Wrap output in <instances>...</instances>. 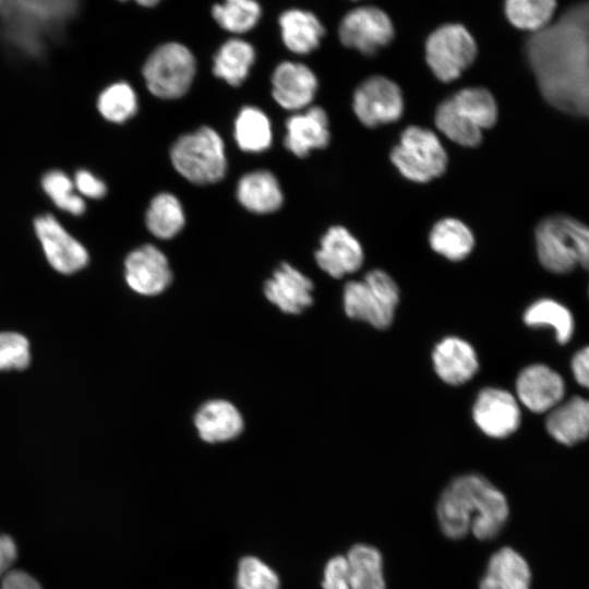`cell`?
Masks as SVG:
<instances>
[{
    "label": "cell",
    "mask_w": 589,
    "mask_h": 589,
    "mask_svg": "<svg viewBox=\"0 0 589 589\" xmlns=\"http://www.w3.org/2000/svg\"><path fill=\"white\" fill-rule=\"evenodd\" d=\"M216 22L232 33H244L251 29L261 16V8L255 0H225L212 10Z\"/></svg>",
    "instance_id": "cell-35"
},
{
    "label": "cell",
    "mask_w": 589,
    "mask_h": 589,
    "mask_svg": "<svg viewBox=\"0 0 589 589\" xmlns=\"http://www.w3.org/2000/svg\"><path fill=\"white\" fill-rule=\"evenodd\" d=\"M323 589H350L349 566L346 556L335 555L325 565Z\"/></svg>",
    "instance_id": "cell-40"
},
{
    "label": "cell",
    "mask_w": 589,
    "mask_h": 589,
    "mask_svg": "<svg viewBox=\"0 0 589 589\" xmlns=\"http://www.w3.org/2000/svg\"><path fill=\"white\" fill-rule=\"evenodd\" d=\"M36 236L50 266L62 274H73L88 262L84 245L51 215L36 218Z\"/></svg>",
    "instance_id": "cell-10"
},
{
    "label": "cell",
    "mask_w": 589,
    "mask_h": 589,
    "mask_svg": "<svg viewBox=\"0 0 589 589\" xmlns=\"http://www.w3.org/2000/svg\"><path fill=\"white\" fill-rule=\"evenodd\" d=\"M281 37L286 47L294 53H309L320 45L324 27L311 12L289 10L279 19Z\"/></svg>",
    "instance_id": "cell-24"
},
{
    "label": "cell",
    "mask_w": 589,
    "mask_h": 589,
    "mask_svg": "<svg viewBox=\"0 0 589 589\" xmlns=\"http://www.w3.org/2000/svg\"><path fill=\"white\" fill-rule=\"evenodd\" d=\"M549 434L558 443L570 446L589 436V399L572 396L549 411L545 419Z\"/></svg>",
    "instance_id": "cell-19"
},
{
    "label": "cell",
    "mask_w": 589,
    "mask_h": 589,
    "mask_svg": "<svg viewBox=\"0 0 589 589\" xmlns=\"http://www.w3.org/2000/svg\"><path fill=\"white\" fill-rule=\"evenodd\" d=\"M435 124L444 135L459 145L472 147L481 143L482 130L461 116L449 98L438 105Z\"/></svg>",
    "instance_id": "cell-33"
},
{
    "label": "cell",
    "mask_w": 589,
    "mask_h": 589,
    "mask_svg": "<svg viewBox=\"0 0 589 589\" xmlns=\"http://www.w3.org/2000/svg\"><path fill=\"white\" fill-rule=\"evenodd\" d=\"M17 557L14 540L8 534H0V580L10 572Z\"/></svg>",
    "instance_id": "cell-44"
},
{
    "label": "cell",
    "mask_w": 589,
    "mask_h": 589,
    "mask_svg": "<svg viewBox=\"0 0 589 589\" xmlns=\"http://www.w3.org/2000/svg\"><path fill=\"white\" fill-rule=\"evenodd\" d=\"M29 361V344L23 335L0 333V370H23Z\"/></svg>",
    "instance_id": "cell-38"
},
{
    "label": "cell",
    "mask_w": 589,
    "mask_h": 589,
    "mask_svg": "<svg viewBox=\"0 0 589 589\" xmlns=\"http://www.w3.org/2000/svg\"><path fill=\"white\" fill-rule=\"evenodd\" d=\"M536 248L540 263L552 273L566 274L577 265L562 215L549 216L539 223L536 228Z\"/></svg>",
    "instance_id": "cell-17"
},
{
    "label": "cell",
    "mask_w": 589,
    "mask_h": 589,
    "mask_svg": "<svg viewBox=\"0 0 589 589\" xmlns=\"http://www.w3.org/2000/svg\"><path fill=\"white\" fill-rule=\"evenodd\" d=\"M477 44L461 24H445L436 28L425 44L426 62L442 82H450L473 62Z\"/></svg>",
    "instance_id": "cell-7"
},
{
    "label": "cell",
    "mask_w": 589,
    "mask_h": 589,
    "mask_svg": "<svg viewBox=\"0 0 589 589\" xmlns=\"http://www.w3.org/2000/svg\"><path fill=\"white\" fill-rule=\"evenodd\" d=\"M432 359L437 375L450 385L469 381L479 368L472 346L457 337H447L438 342Z\"/></svg>",
    "instance_id": "cell-21"
},
{
    "label": "cell",
    "mask_w": 589,
    "mask_h": 589,
    "mask_svg": "<svg viewBox=\"0 0 589 589\" xmlns=\"http://www.w3.org/2000/svg\"><path fill=\"white\" fill-rule=\"evenodd\" d=\"M398 300L396 283L381 269L369 272L363 280L347 283L344 289L346 314L376 328L390 325Z\"/></svg>",
    "instance_id": "cell-4"
},
{
    "label": "cell",
    "mask_w": 589,
    "mask_h": 589,
    "mask_svg": "<svg viewBox=\"0 0 589 589\" xmlns=\"http://www.w3.org/2000/svg\"><path fill=\"white\" fill-rule=\"evenodd\" d=\"M73 183L81 195L91 199H100L107 192L106 184L88 170H79L75 173Z\"/></svg>",
    "instance_id": "cell-41"
},
{
    "label": "cell",
    "mask_w": 589,
    "mask_h": 589,
    "mask_svg": "<svg viewBox=\"0 0 589 589\" xmlns=\"http://www.w3.org/2000/svg\"><path fill=\"white\" fill-rule=\"evenodd\" d=\"M1 3H2V0H0V5H1Z\"/></svg>",
    "instance_id": "cell-46"
},
{
    "label": "cell",
    "mask_w": 589,
    "mask_h": 589,
    "mask_svg": "<svg viewBox=\"0 0 589 589\" xmlns=\"http://www.w3.org/2000/svg\"><path fill=\"white\" fill-rule=\"evenodd\" d=\"M184 223L182 204L175 194L161 192L153 197L145 214V225L154 237L171 239L181 231Z\"/></svg>",
    "instance_id": "cell-27"
},
{
    "label": "cell",
    "mask_w": 589,
    "mask_h": 589,
    "mask_svg": "<svg viewBox=\"0 0 589 589\" xmlns=\"http://www.w3.org/2000/svg\"><path fill=\"white\" fill-rule=\"evenodd\" d=\"M194 425L203 441L220 443L233 440L242 432L243 418L231 402L213 399L196 411Z\"/></svg>",
    "instance_id": "cell-20"
},
{
    "label": "cell",
    "mask_w": 589,
    "mask_h": 589,
    "mask_svg": "<svg viewBox=\"0 0 589 589\" xmlns=\"http://www.w3.org/2000/svg\"><path fill=\"white\" fill-rule=\"evenodd\" d=\"M390 159L405 178L420 183L441 176L447 165L446 151L437 135L416 125L408 127L400 134Z\"/></svg>",
    "instance_id": "cell-6"
},
{
    "label": "cell",
    "mask_w": 589,
    "mask_h": 589,
    "mask_svg": "<svg viewBox=\"0 0 589 589\" xmlns=\"http://www.w3.org/2000/svg\"><path fill=\"white\" fill-rule=\"evenodd\" d=\"M516 392L520 402L530 411L549 412L564 399L565 382L550 366L532 364L519 373Z\"/></svg>",
    "instance_id": "cell-13"
},
{
    "label": "cell",
    "mask_w": 589,
    "mask_h": 589,
    "mask_svg": "<svg viewBox=\"0 0 589 589\" xmlns=\"http://www.w3.org/2000/svg\"><path fill=\"white\" fill-rule=\"evenodd\" d=\"M527 561L514 549L504 546L492 554L479 589H530Z\"/></svg>",
    "instance_id": "cell-22"
},
{
    "label": "cell",
    "mask_w": 589,
    "mask_h": 589,
    "mask_svg": "<svg viewBox=\"0 0 589 589\" xmlns=\"http://www.w3.org/2000/svg\"><path fill=\"white\" fill-rule=\"evenodd\" d=\"M430 245L438 254L450 261H461L473 249L471 230L460 220L444 218L437 221L430 232Z\"/></svg>",
    "instance_id": "cell-28"
},
{
    "label": "cell",
    "mask_w": 589,
    "mask_h": 589,
    "mask_svg": "<svg viewBox=\"0 0 589 589\" xmlns=\"http://www.w3.org/2000/svg\"><path fill=\"white\" fill-rule=\"evenodd\" d=\"M195 70L192 52L181 44L168 43L148 56L142 72L146 87L154 96L176 99L189 91Z\"/></svg>",
    "instance_id": "cell-5"
},
{
    "label": "cell",
    "mask_w": 589,
    "mask_h": 589,
    "mask_svg": "<svg viewBox=\"0 0 589 589\" xmlns=\"http://www.w3.org/2000/svg\"><path fill=\"white\" fill-rule=\"evenodd\" d=\"M119 1H127V0H119ZM139 4L145 5V7H152L157 4L160 0H135Z\"/></svg>",
    "instance_id": "cell-45"
},
{
    "label": "cell",
    "mask_w": 589,
    "mask_h": 589,
    "mask_svg": "<svg viewBox=\"0 0 589 589\" xmlns=\"http://www.w3.org/2000/svg\"><path fill=\"white\" fill-rule=\"evenodd\" d=\"M128 286L142 296L163 292L172 280L167 256L153 244H143L131 251L124 261Z\"/></svg>",
    "instance_id": "cell-11"
},
{
    "label": "cell",
    "mask_w": 589,
    "mask_h": 589,
    "mask_svg": "<svg viewBox=\"0 0 589 589\" xmlns=\"http://www.w3.org/2000/svg\"><path fill=\"white\" fill-rule=\"evenodd\" d=\"M315 261L321 269L334 278L358 271L363 262L360 242L341 226L330 227L315 252Z\"/></svg>",
    "instance_id": "cell-15"
},
{
    "label": "cell",
    "mask_w": 589,
    "mask_h": 589,
    "mask_svg": "<svg viewBox=\"0 0 589 589\" xmlns=\"http://www.w3.org/2000/svg\"><path fill=\"white\" fill-rule=\"evenodd\" d=\"M505 495L479 474L454 479L441 494L436 515L442 532L449 539L471 532L478 540L495 538L508 518Z\"/></svg>",
    "instance_id": "cell-2"
},
{
    "label": "cell",
    "mask_w": 589,
    "mask_h": 589,
    "mask_svg": "<svg viewBox=\"0 0 589 589\" xmlns=\"http://www.w3.org/2000/svg\"><path fill=\"white\" fill-rule=\"evenodd\" d=\"M41 183L46 194L59 208L73 215L84 213L85 203L81 195L74 193V183L64 172L50 171L44 176Z\"/></svg>",
    "instance_id": "cell-36"
},
{
    "label": "cell",
    "mask_w": 589,
    "mask_h": 589,
    "mask_svg": "<svg viewBox=\"0 0 589 589\" xmlns=\"http://www.w3.org/2000/svg\"><path fill=\"white\" fill-rule=\"evenodd\" d=\"M0 589H43L40 584L24 570H10L2 579Z\"/></svg>",
    "instance_id": "cell-43"
},
{
    "label": "cell",
    "mask_w": 589,
    "mask_h": 589,
    "mask_svg": "<svg viewBox=\"0 0 589 589\" xmlns=\"http://www.w3.org/2000/svg\"><path fill=\"white\" fill-rule=\"evenodd\" d=\"M237 199L249 212L271 214L280 208L284 194L277 178L268 170L243 175L237 184Z\"/></svg>",
    "instance_id": "cell-23"
},
{
    "label": "cell",
    "mask_w": 589,
    "mask_h": 589,
    "mask_svg": "<svg viewBox=\"0 0 589 589\" xmlns=\"http://www.w3.org/2000/svg\"><path fill=\"white\" fill-rule=\"evenodd\" d=\"M562 220L576 255L577 265L589 271V226L566 215H562Z\"/></svg>",
    "instance_id": "cell-39"
},
{
    "label": "cell",
    "mask_w": 589,
    "mask_h": 589,
    "mask_svg": "<svg viewBox=\"0 0 589 589\" xmlns=\"http://www.w3.org/2000/svg\"><path fill=\"white\" fill-rule=\"evenodd\" d=\"M329 139L328 118L318 106L296 112L286 121L284 144L297 157L303 158L312 149L326 147Z\"/></svg>",
    "instance_id": "cell-18"
},
{
    "label": "cell",
    "mask_w": 589,
    "mask_h": 589,
    "mask_svg": "<svg viewBox=\"0 0 589 589\" xmlns=\"http://www.w3.org/2000/svg\"><path fill=\"white\" fill-rule=\"evenodd\" d=\"M449 99L461 116L481 130L489 129L496 122L497 105L485 88L467 87Z\"/></svg>",
    "instance_id": "cell-31"
},
{
    "label": "cell",
    "mask_w": 589,
    "mask_h": 589,
    "mask_svg": "<svg viewBox=\"0 0 589 589\" xmlns=\"http://www.w3.org/2000/svg\"><path fill=\"white\" fill-rule=\"evenodd\" d=\"M352 108L362 124L376 128L400 118L404 111V98L395 82L376 75L363 81L357 87Z\"/></svg>",
    "instance_id": "cell-8"
},
{
    "label": "cell",
    "mask_w": 589,
    "mask_h": 589,
    "mask_svg": "<svg viewBox=\"0 0 589 589\" xmlns=\"http://www.w3.org/2000/svg\"><path fill=\"white\" fill-rule=\"evenodd\" d=\"M570 369L575 381L589 390V346L575 352Z\"/></svg>",
    "instance_id": "cell-42"
},
{
    "label": "cell",
    "mask_w": 589,
    "mask_h": 589,
    "mask_svg": "<svg viewBox=\"0 0 589 589\" xmlns=\"http://www.w3.org/2000/svg\"><path fill=\"white\" fill-rule=\"evenodd\" d=\"M350 589H386L381 552L369 544H354L346 555Z\"/></svg>",
    "instance_id": "cell-25"
},
{
    "label": "cell",
    "mask_w": 589,
    "mask_h": 589,
    "mask_svg": "<svg viewBox=\"0 0 589 589\" xmlns=\"http://www.w3.org/2000/svg\"><path fill=\"white\" fill-rule=\"evenodd\" d=\"M317 79L310 68L298 62L278 64L272 75V95L287 110L299 111L313 100Z\"/></svg>",
    "instance_id": "cell-14"
},
{
    "label": "cell",
    "mask_w": 589,
    "mask_h": 589,
    "mask_svg": "<svg viewBox=\"0 0 589 589\" xmlns=\"http://www.w3.org/2000/svg\"><path fill=\"white\" fill-rule=\"evenodd\" d=\"M338 33L340 41L346 47L372 56L390 43L394 26L383 10L361 7L344 16Z\"/></svg>",
    "instance_id": "cell-9"
},
{
    "label": "cell",
    "mask_w": 589,
    "mask_h": 589,
    "mask_svg": "<svg viewBox=\"0 0 589 589\" xmlns=\"http://www.w3.org/2000/svg\"><path fill=\"white\" fill-rule=\"evenodd\" d=\"M237 589H279L280 580L276 572L255 556H244L238 563Z\"/></svg>",
    "instance_id": "cell-37"
},
{
    "label": "cell",
    "mask_w": 589,
    "mask_h": 589,
    "mask_svg": "<svg viewBox=\"0 0 589 589\" xmlns=\"http://www.w3.org/2000/svg\"><path fill=\"white\" fill-rule=\"evenodd\" d=\"M313 283L288 263H283L264 284L269 302L287 314H299L313 303Z\"/></svg>",
    "instance_id": "cell-16"
},
{
    "label": "cell",
    "mask_w": 589,
    "mask_h": 589,
    "mask_svg": "<svg viewBox=\"0 0 589 589\" xmlns=\"http://www.w3.org/2000/svg\"><path fill=\"white\" fill-rule=\"evenodd\" d=\"M524 321L531 327H551L560 344L570 340L575 330V321L568 308L553 299H540L525 312Z\"/></svg>",
    "instance_id": "cell-30"
},
{
    "label": "cell",
    "mask_w": 589,
    "mask_h": 589,
    "mask_svg": "<svg viewBox=\"0 0 589 589\" xmlns=\"http://www.w3.org/2000/svg\"><path fill=\"white\" fill-rule=\"evenodd\" d=\"M477 425L491 437H506L520 424V409L507 390L488 387L481 390L473 405Z\"/></svg>",
    "instance_id": "cell-12"
},
{
    "label": "cell",
    "mask_w": 589,
    "mask_h": 589,
    "mask_svg": "<svg viewBox=\"0 0 589 589\" xmlns=\"http://www.w3.org/2000/svg\"><path fill=\"white\" fill-rule=\"evenodd\" d=\"M556 8V0H506L505 13L517 28L539 32L546 27Z\"/></svg>",
    "instance_id": "cell-32"
},
{
    "label": "cell",
    "mask_w": 589,
    "mask_h": 589,
    "mask_svg": "<svg viewBox=\"0 0 589 589\" xmlns=\"http://www.w3.org/2000/svg\"><path fill=\"white\" fill-rule=\"evenodd\" d=\"M253 47L241 39L226 41L214 57L213 72L232 86H239L254 62Z\"/></svg>",
    "instance_id": "cell-29"
},
{
    "label": "cell",
    "mask_w": 589,
    "mask_h": 589,
    "mask_svg": "<svg viewBox=\"0 0 589 589\" xmlns=\"http://www.w3.org/2000/svg\"><path fill=\"white\" fill-rule=\"evenodd\" d=\"M170 160L184 179L199 185L216 183L227 171L224 141L211 127L178 137L171 146Z\"/></svg>",
    "instance_id": "cell-3"
},
{
    "label": "cell",
    "mask_w": 589,
    "mask_h": 589,
    "mask_svg": "<svg viewBox=\"0 0 589 589\" xmlns=\"http://www.w3.org/2000/svg\"><path fill=\"white\" fill-rule=\"evenodd\" d=\"M233 135L241 151L262 153L272 145V124L263 110L245 106L236 118Z\"/></svg>",
    "instance_id": "cell-26"
},
{
    "label": "cell",
    "mask_w": 589,
    "mask_h": 589,
    "mask_svg": "<svg viewBox=\"0 0 589 589\" xmlns=\"http://www.w3.org/2000/svg\"><path fill=\"white\" fill-rule=\"evenodd\" d=\"M526 56L544 99L567 113L589 118V29L566 14L536 32Z\"/></svg>",
    "instance_id": "cell-1"
},
{
    "label": "cell",
    "mask_w": 589,
    "mask_h": 589,
    "mask_svg": "<svg viewBox=\"0 0 589 589\" xmlns=\"http://www.w3.org/2000/svg\"><path fill=\"white\" fill-rule=\"evenodd\" d=\"M97 108L106 120L122 123L136 113L137 96L131 85L125 82H117L100 93Z\"/></svg>",
    "instance_id": "cell-34"
}]
</instances>
